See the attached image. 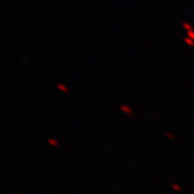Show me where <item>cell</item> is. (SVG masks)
<instances>
[{"instance_id":"2","label":"cell","mask_w":194,"mask_h":194,"mask_svg":"<svg viewBox=\"0 0 194 194\" xmlns=\"http://www.w3.org/2000/svg\"><path fill=\"white\" fill-rule=\"evenodd\" d=\"M48 143H51V145H54V146H57L58 145L57 141H56V140H53V139H50V140H48Z\"/></svg>"},{"instance_id":"1","label":"cell","mask_w":194,"mask_h":194,"mask_svg":"<svg viewBox=\"0 0 194 194\" xmlns=\"http://www.w3.org/2000/svg\"><path fill=\"white\" fill-rule=\"evenodd\" d=\"M128 108H130V107H127V106H122L121 107V110H122V111H124V112H128L130 114H132V113H133V110L128 109Z\"/></svg>"}]
</instances>
